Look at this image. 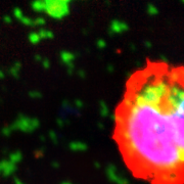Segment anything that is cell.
<instances>
[{
    "mask_svg": "<svg viewBox=\"0 0 184 184\" xmlns=\"http://www.w3.org/2000/svg\"><path fill=\"white\" fill-rule=\"evenodd\" d=\"M100 113L104 117L108 116V114H109V109L104 102H100Z\"/></svg>",
    "mask_w": 184,
    "mask_h": 184,
    "instance_id": "cell-17",
    "label": "cell"
},
{
    "mask_svg": "<svg viewBox=\"0 0 184 184\" xmlns=\"http://www.w3.org/2000/svg\"><path fill=\"white\" fill-rule=\"evenodd\" d=\"M70 149L72 150V152L74 153H83V152H86L87 150V144L86 143H84V142H72V143H70Z\"/></svg>",
    "mask_w": 184,
    "mask_h": 184,
    "instance_id": "cell-8",
    "label": "cell"
},
{
    "mask_svg": "<svg viewBox=\"0 0 184 184\" xmlns=\"http://www.w3.org/2000/svg\"><path fill=\"white\" fill-rule=\"evenodd\" d=\"M14 184H25L23 181H22V180H20L18 178H14Z\"/></svg>",
    "mask_w": 184,
    "mask_h": 184,
    "instance_id": "cell-29",
    "label": "cell"
},
{
    "mask_svg": "<svg viewBox=\"0 0 184 184\" xmlns=\"http://www.w3.org/2000/svg\"><path fill=\"white\" fill-rule=\"evenodd\" d=\"M96 45L99 49H104L105 48V46H106V42H105V40L104 39H98L97 40V42H96Z\"/></svg>",
    "mask_w": 184,
    "mask_h": 184,
    "instance_id": "cell-18",
    "label": "cell"
},
{
    "mask_svg": "<svg viewBox=\"0 0 184 184\" xmlns=\"http://www.w3.org/2000/svg\"><path fill=\"white\" fill-rule=\"evenodd\" d=\"M0 177H1V175H0Z\"/></svg>",
    "mask_w": 184,
    "mask_h": 184,
    "instance_id": "cell-33",
    "label": "cell"
},
{
    "mask_svg": "<svg viewBox=\"0 0 184 184\" xmlns=\"http://www.w3.org/2000/svg\"><path fill=\"white\" fill-rule=\"evenodd\" d=\"M21 69H22V64L20 61H16L13 64L12 67L9 69V74L12 77H14V78H18V76H20Z\"/></svg>",
    "mask_w": 184,
    "mask_h": 184,
    "instance_id": "cell-10",
    "label": "cell"
},
{
    "mask_svg": "<svg viewBox=\"0 0 184 184\" xmlns=\"http://www.w3.org/2000/svg\"><path fill=\"white\" fill-rule=\"evenodd\" d=\"M29 95H30V97H32V98H40L42 96L41 93H40V92H37V91H31L30 93H29Z\"/></svg>",
    "mask_w": 184,
    "mask_h": 184,
    "instance_id": "cell-21",
    "label": "cell"
},
{
    "mask_svg": "<svg viewBox=\"0 0 184 184\" xmlns=\"http://www.w3.org/2000/svg\"><path fill=\"white\" fill-rule=\"evenodd\" d=\"M50 138L52 139V140L54 139V143H56V142H57V139H56V134H55L54 132H53V133H52V132H50Z\"/></svg>",
    "mask_w": 184,
    "mask_h": 184,
    "instance_id": "cell-27",
    "label": "cell"
},
{
    "mask_svg": "<svg viewBox=\"0 0 184 184\" xmlns=\"http://www.w3.org/2000/svg\"><path fill=\"white\" fill-rule=\"evenodd\" d=\"M3 22H4L5 24H12V17L8 16V14H5L4 17H3Z\"/></svg>",
    "mask_w": 184,
    "mask_h": 184,
    "instance_id": "cell-22",
    "label": "cell"
},
{
    "mask_svg": "<svg viewBox=\"0 0 184 184\" xmlns=\"http://www.w3.org/2000/svg\"><path fill=\"white\" fill-rule=\"evenodd\" d=\"M22 159H23V154H22L21 152H13L9 154V157L7 160H8L9 162H12V163L14 165H17L22 161Z\"/></svg>",
    "mask_w": 184,
    "mask_h": 184,
    "instance_id": "cell-11",
    "label": "cell"
},
{
    "mask_svg": "<svg viewBox=\"0 0 184 184\" xmlns=\"http://www.w3.org/2000/svg\"><path fill=\"white\" fill-rule=\"evenodd\" d=\"M122 108L115 120L128 160L163 184H175L184 159L183 104H171L168 96L157 105L126 96Z\"/></svg>",
    "mask_w": 184,
    "mask_h": 184,
    "instance_id": "cell-1",
    "label": "cell"
},
{
    "mask_svg": "<svg viewBox=\"0 0 184 184\" xmlns=\"http://www.w3.org/2000/svg\"><path fill=\"white\" fill-rule=\"evenodd\" d=\"M61 184H73V183H71V182H62Z\"/></svg>",
    "mask_w": 184,
    "mask_h": 184,
    "instance_id": "cell-32",
    "label": "cell"
},
{
    "mask_svg": "<svg viewBox=\"0 0 184 184\" xmlns=\"http://www.w3.org/2000/svg\"><path fill=\"white\" fill-rule=\"evenodd\" d=\"M4 78V73H3L2 70H0V79H3Z\"/></svg>",
    "mask_w": 184,
    "mask_h": 184,
    "instance_id": "cell-30",
    "label": "cell"
},
{
    "mask_svg": "<svg viewBox=\"0 0 184 184\" xmlns=\"http://www.w3.org/2000/svg\"><path fill=\"white\" fill-rule=\"evenodd\" d=\"M143 44L145 45L146 48H152V46H153V43L150 41H147V40H145V41L143 42Z\"/></svg>",
    "mask_w": 184,
    "mask_h": 184,
    "instance_id": "cell-25",
    "label": "cell"
},
{
    "mask_svg": "<svg viewBox=\"0 0 184 184\" xmlns=\"http://www.w3.org/2000/svg\"><path fill=\"white\" fill-rule=\"evenodd\" d=\"M147 13L149 14V16H157V14H159V9H157V7L153 4V3H148L147 4V9H146Z\"/></svg>",
    "mask_w": 184,
    "mask_h": 184,
    "instance_id": "cell-13",
    "label": "cell"
},
{
    "mask_svg": "<svg viewBox=\"0 0 184 184\" xmlns=\"http://www.w3.org/2000/svg\"><path fill=\"white\" fill-rule=\"evenodd\" d=\"M39 125V120L36 119V118H29L27 116L21 115L10 127H12V130H21L26 132V133H30V132H33L36 129H38Z\"/></svg>",
    "mask_w": 184,
    "mask_h": 184,
    "instance_id": "cell-3",
    "label": "cell"
},
{
    "mask_svg": "<svg viewBox=\"0 0 184 184\" xmlns=\"http://www.w3.org/2000/svg\"><path fill=\"white\" fill-rule=\"evenodd\" d=\"M13 16L14 17L17 18V20L20 21L22 17H24V13H23V10H22L21 8H18V7H16V8H13Z\"/></svg>",
    "mask_w": 184,
    "mask_h": 184,
    "instance_id": "cell-15",
    "label": "cell"
},
{
    "mask_svg": "<svg viewBox=\"0 0 184 184\" xmlns=\"http://www.w3.org/2000/svg\"><path fill=\"white\" fill-rule=\"evenodd\" d=\"M109 72H113V71H114L113 65H110V67H109Z\"/></svg>",
    "mask_w": 184,
    "mask_h": 184,
    "instance_id": "cell-31",
    "label": "cell"
},
{
    "mask_svg": "<svg viewBox=\"0 0 184 184\" xmlns=\"http://www.w3.org/2000/svg\"><path fill=\"white\" fill-rule=\"evenodd\" d=\"M37 33H38V35H39L40 39H41V40L42 39H46V29L41 28Z\"/></svg>",
    "mask_w": 184,
    "mask_h": 184,
    "instance_id": "cell-20",
    "label": "cell"
},
{
    "mask_svg": "<svg viewBox=\"0 0 184 184\" xmlns=\"http://www.w3.org/2000/svg\"><path fill=\"white\" fill-rule=\"evenodd\" d=\"M41 62H42L43 68H45L46 70H48V69L50 68V62H49L48 60H47V58H43Z\"/></svg>",
    "mask_w": 184,
    "mask_h": 184,
    "instance_id": "cell-23",
    "label": "cell"
},
{
    "mask_svg": "<svg viewBox=\"0 0 184 184\" xmlns=\"http://www.w3.org/2000/svg\"><path fill=\"white\" fill-rule=\"evenodd\" d=\"M34 60H35L36 61H39V62H41L43 58H42V56H41V55H40V54H36L35 56H34Z\"/></svg>",
    "mask_w": 184,
    "mask_h": 184,
    "instance_id": "cell-26",
    "label": "cell"
},
{
    "mask_svg": "<svg viewBox=\"0 0 184 184\" xmlns=\"http://www.w3.org/2000/svg\"><path fill=\"white\" fill-rule=\"evenodd\" d=\"M17 171V165L12 164L8 160H3L0 162V175L3 177L12 176Z\"/></svg>",
    "mask_w": 184,
    "mask_h": 184,
    "instance_id": "cell-5",
    "label": "cell"
},
{
    "mask_svg": "<svg viewBox=\"0 0 184 184\" xmlns=\"http://www.w3.org/2000/svg\"><path fill=\"white\" fill-rule=\"evenodd\" d=\"M12 127H4V129H3V131H2V133L4 136H6V137H8V136L12 133Z\"/></svg>",
    "mask_w": 184,
    "mask_h": 184,
    "instance_id": "cell-19",
    "label": "cell"
},
{
    "mask_svg": "<svg viewBox=\"0 0 184 184\" xmlns=\"http://www.w3.org/2000/svg\"><path fill=\"white\" fill-rule=\"evenodd\" d=\"M28 39H29V41H30L32 44H34V45H36V44H38L40 41H41V39H40V37H39L38 33L37 32L30 33L29 36H28Z\"/></svg>",
    "mask_w": 184,
    "mask_h": 184,
    "instance_id": "cell-12",
    "label": "cell"
},
{
    "mask_svg": "<svg viewBox=\"0 0 184 184\" xmlns=\"http://www.w3.org/2000/svg\"><path fill=\"white\" fill-rule=\"evenodd\" d=\"M32 8L36 12H45V2L44 0H34L32 2Z\"/></svg>",
    "mask_w": 184,
    "mask_h": 184,
    "instance_id": "cell-9",
    "label": "cell"
},
{
    "mask_svg": "<svg viewBox=\"0 0 184 184\" xmlns=\"http://www.w3.org/2000/svg\"><path fill=\"white\" fill-rule=\"evenodd\" d=\"M78 74L81 76V78H85V77H86V74L84 73L83 70H80V71L78 72Z\"/></svg>",
    "mask_w": 184,
    "mask_h": 184,
    "instance_id": "cell-28",
    "label": "cell"
},
{
    "mask_svg": "<svg viewBox=\"0 0 184 184\" xmlns=\"http://www.w3.org/2000/svg\"><path fill=\"white\" fill-rule=\"evenodd\" d=\"M61 61L67 65L69 74H72L74 69H75L74 61H75V58H76V55L72 52H69V51H61Z\"/></svg>",
    "mask_w": 184,
    "mask_h": 184,
    "instance_id": "cell-7",
    "label": "cell"
},
{
    "mask_svg": "<svg viewBox=\"0 0 184 184\" xmlns=\"http://www.w3.org/2000/svg\"><path fill=\"white\" fill-rule=\"evenodd\" d=\"M20 22L23 25H25V26H30V27H33V20L32 18H30V17H23L20 20Z\"/></svg>",
    "mask_w": 184,
    "mask_h": 184,
    "instance_id": "cell-16",
    "label": "cell"
},
{
    "mask_svg": "<svg viewBox=\"0 0 184 184\" xmlns=\"http://www.w3.org/2000/svg\"><path fill=\"white\" fill-rule=\"evenodd\" d=\"M45 12L47 16L55 20H61L70 13V7L67 3H62L56 0H44Z\"/></svg>",
    "mask_w": 184,
    "mask_h": 184,
    "instance_id": "cell-2",
    "label": "cell"
},
{
    "mask_svg": "<svg viewBox=\"0 0 184 184\" xmlns=\"http://www.w3.org/2000/svg\"><path fill=\"white\" fill-rule=\"evenodd\" d=\"M54 38V33L51 32L50 30H46V39H53Z\"/></svg>",
    "mask_w": 184,
    "mask_h": 184,
    "instance_id": "cell-24",
    "label": "cell"
},
{
    "mask_svg": "<svg viewBox=\"0 0 184 184\" xmlns=\"http://www.w3.org/2000/svg\"><path fill=\"white\" fill-rule=\"evenodd\" d=\"M46 24V21L44 17H36L33 20V27H42V26H44Z\"/></svg>",
    "mask_w": 184,
    "mask_h": 184,
    "instance_id": "cell-14",
    "label": "cell"
},
{
    "mask_svg": "<svg viewBox=\"0 0 184 184\" xmlns=\"http://www.w3.org/2000/svg\"><path fill=\"white\" fill-rule=\"evenodd\" d=\"M106 175H108V177L110 181L116 184H128L129 183V181L126 178L119 174L118 169L114 165H110L108 167V169H106Z\"/></svg>",
    "mask_w": 184,
    "mask_h": 184,
    "instance_id": "cell-4",
    "label": "cell"
},
{
    "mask_svg": "<svg viewBox=\"0 0 184 184\" xmlns=\"http://www.w3.org/2000/svg\"><path fill=\"white\" fill-rule=\"evenodd\" d=\"M129 30V26L124 23L122 21H118V20H114L112 21V23H110L109 26V35H115L118 34V33H123V32H126Z\"/></svg>",
    "mask_w": 184,
    "mask_h": 184,
    "instance_id": "cell-6",
    "label": "cell"
}]
</instances>
